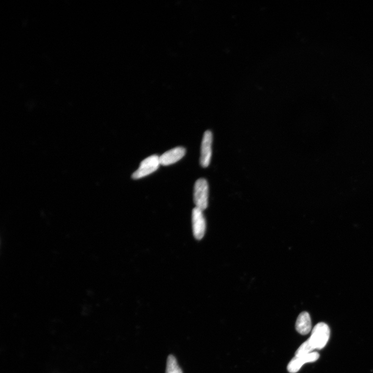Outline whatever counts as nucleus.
<instances>
[{
  "label": "nucleus",
  "instance_id": "9",
  "mask_svg": "<svg viewBox=\"0 0 373 373\" xmlns=\"http://www.w3.org/2000/svg\"><path fill=\"white\" fill-rule=\"evenodd\" d=\"M166 373H183L173 355H169L167 357Z\"/></svg>",
  "mask_w": 373,
  "mask_h": 373
},
{
  "label": "nucleus",
  "instance_id": "1",
  "mask_svg": "<svg viewBox=\"0 0 373 373\" xmlns=\"http://www.w3.org/2000/svg\"><path fill=\"white\" fill-rule=\"evenodd\" d=\"M330 335V330L329 326L325 323H320L313 328L309 340L315 350H320L327 345Z\"/></svg>",
  "mask_w": 373,
  "mask_h": 373
},
{
  "label": "nucleus",
  "instance_id": "8",
  "mask_svg": "<svg viewBox=\"0 0 373 373\" xmlns=\"http://www.w3.org/2000/svg\"><path fill=\"white\" fill-rule=\"evenodd\" d=\"M295 329L301 335L309 334L311 329V322L310 315L307 311L300 313L295 324Z\"/></svg>",
  "mask_w": 373,
  "mask_h": 373
},
{
  "label": "nucleus",
  "instance_id": "2",
  "mask_svg": "<svg viewBox=\"0 0 373 373\" xmlns=\"http://www.w3.org/2000/svg\"><path fill=\"white\" fill-rule=\"evenodd\" d=\"M208 184L205 179L198 180L194 186L193 199L196 207L205 210L208 206Z\"/></svg>",
  "mask_w": 373,
  "mask_h": 373
},
{
  "label": "nucleus",
  "instance_id": "10",
  "mask_svg": "<svg viewBox=\"0 0 373 373\" xmlns=\"http://www.w3.org/2000/svg\"><path fill=\"white\" fill-rule=\"evenodd\" d=\"M314 350H315V347H313L309 338L307 341L304 342L299 347V349L295 352V356L300 357V356L305 355L313 352V351Z\"/></svg>",
  "mask_w": 373,
  "mask_h": 373
},
{
  "label": "nucleus",
  "instance_id": "7",
  "mask_svg": "<svg viewBox=\"0 0 373 373\" xmlns=\"http://www.w3.org/2000/svg\"><path fill=\"white\" fill-rule=\"evenodd\" d=\"M186 154V149L177 147L170 149L159 157L161 165L167 166L174 164L182 159Z\"/></svg>",
  "mask_w": 373,
  "mask_h": 373
},
{
  "label": "nucleus",
  "instance_id": "6",
  "mask_svg": "<svg viewBox=\"0 0 373 373\" xmlns=\"http://www.w3.org/2000/svg\"><path fill=\"white\" fill-rule=\"evenodd\" d=\"M319 356L317 352H312L300 357L295 356L288 364L287 370L290 373H297L304 364L316 361L319 358Z\"/></svg>",
  "mask_w": 373,
  "mask_h": 373
},
{
  "label": "nucleus",
  "instance_id": "5",
  "mask_svg": "<svg viewBox=\"0 0 373 373\" xmlns=\"http://www.w3.org/2000/svg\"><path fill=\"white\" fill-rule=\"evenodd\" d=\"M212 143L213 134L210 131H207L203 135L201 147L200 164L203 167H207L210 164L212 156Z\"/></svg>",
  "mask_w": 373,
  "mask_h": 373
},
{
  "label": "nucleus",
  "instance_id": "3",
  "mask_svg": "<svg viewBox=\"0 0 373 373\" xmlns=\"http://www.w3.org/2000/svg\"><path fill=\"white\" fill-rule=\"evenodd\" d=\"M160 165L159 156L152 155L148 157L142 161L137 170L133 173L132 179L138 180L147 176L157 170Z\"/></svg>",
  "mask_w": 373,
  "mask_h": 373
},
{
  "label": "nucleus",
  "instance_id": "4",
  "mask_svg": "<svg viewBox=\"0 0 373 373\" xmlns=\"http://www.w3.org/2000/svg\"><path fill=\"white\" fill-rule=\"evenodd\" d=\"M193 233L195 238L200 240L204 237L206 231V222L203 210L195 207L192 213Z\"/></svg>",
  "mask_w": 373,
  "mask_h": 373
}]
</instances>
